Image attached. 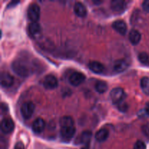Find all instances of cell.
I'll return each mask as SVG.
<instances>
[{
  "label": "cell",
  "mask_w": 149,
  "mask_h": 149,
  "mask_svg": "<svg viewBox=\"0 0 149 149\" xmlns=\"http://www.w3.org/2000/svg\"><path fill=\"white\" fill-rule=\"evenodd\" d=\"M142 131L144 135H146V136L149 138V122H147L146 124H145L142 127Z\"/></svg>",
  "instance_id": "d4e9b609"
},
{
  "label": "cell",
  "mask_w": 149,
  "mask_h": 149,
  "mask_svg": "<svg viewBox=\"0 0 149 149\" xmlns=\"http://www.w3.org/2000/svg\"><path fill=\"white\" fill-rule=\"evenodd\" d=\"M92 136H93V133H92L91 131H84V132H81V135H79V137L77 138V141H78V143H77L84 144V145H85V149H88L87 146L89 147Z\"/></svg>",
  "instance_id": "9c48e42d"
},
{
  "label": "cell",
  "mask_w": 149,
  "mask_h": 149,
  "mask_svg": "<svg viewBox=\"0 0 149 149\" xmlns=\"http://www.w3.org/2000/svg\"><path fill=\"white\" fill-rule=\"evenodd\" d=\"M141 39V34L138 31L132 29L129 33V40L132 45H138Z\"/></svg>",
  "instance_id": "d6986e66"
},
{
  "label": "cell",
  "mask_w": 149,
  "mask_h": 149,
  "mask_svg": "<svg viewBox=\"0 0 149 149\" xmlns=\"http://www.w3.org/2000/svg\"><path fill=\"white\" fill-rule=\"evenodd\" d=\"M142 7L143 10L146 13H149V0H146L143 2Z\"/></svg>",
  "instance_id": "484cf974"
},
{
  "label": "cell",
  "mask_w": 149,
  "mask_h": 149,
  "mask_svg": "<svg viewBox=\"0 0 149 149\" xmlns=\"http://www.w3.org/2000/svg\"><path fill=\"white\" fill-rule=\"evenodd\" d=\"M15 124L10 118H4L1 122V130L4 134H10L14 130Z\"/></svg>",
  "instance_id": "8992f818"
},
{
  "label": "cell",
  "mask_w": 149,
  "mask_h": 149,
  "mask_svg": "<svg viewBox=\"0 0 149 149\" xmlns=\"http://www.w3.org/2000/svg\"><path fill=\"white\" fill-rule=\"evenodd\" d=\"M88 67L90 71L95 74H101L104 71L103 65L98 61H91V62L89 63Z\"/></svg>",
  "instance_id": "5bb4252c"
},
{
  "label": "cell",
  "mask_w": 149,
  "mask_h": 149,
  "mask_svg": "<svg viewBox=\"0 0 149 149\" xmlns=\"http://www.w3.org/2000/svg\"><path fill=\"white\" fill-rule=\"evenodd\" d=\"M117 106H118V109H119V110L120 111H122V112L126 111L128 109L127 104V103L124 101L122 102L121 103H119V104L117 105Z\"/></svg>",
  "instance_id": "cb8c5ba5"
},
{
  "label": "cell",
  "mask_w": 149,
  "mask_h": 149,
  "mask_svg": "<svg viewBox=\"0 0 149 149\" xmlns=\"http://www.w3.org/2000/svg\"><path fill=\"white\" fill-rule=\"evenodd\" d=\"M61 136L63 141H69L72 139L76 132L74 121L71 116H63L60 119Z\"/></svg>",
  "instance_id": "6da1fadb"
},
{
  "label": "cell",
  "mask_w": 149,
  "mask_h": 149,
  "mask_svg": "<svg viewBox=\"0 0 149 149\" xmlns=\"http://www.w3.org/2000/svg\"><path fill=\"white\" fill-rule=\"evenodd\" d=\"M138 60H139L140 62L141 63H147L149 61V56L148 54L146 53V52H141V53L138 55Z\"/></svg>",
  "instance_id": "7402d4cb"
},
{
  "label": "cell",
  "mask_w": 149,
  "mask_h": 149,
  "mask_svg": "<svg viewBox=\"0 0 149 149\" xmlns=\"http://www.w3.org/2000/svg\"><path fill=\"white\" fill-rule=\"evenodd\" d=\"M126 95L125 91L121 87H116L113 88L110 93V98L112 103L115 105H119L122 102L124 101Z\"/></svg>",
  "instance_id": "3957f363"
},
{
  "label": "cell",
  "mask_w": 149,
  "mask_h": 149,
  "mask_svg": "<svg viewBox=\"0 0 149 149\" xmlns=\"http://www.w3.org/2000/svg\"><path fill=\"white\" fill-rule=\"evenodd\" d=\"M84 80H85V76H84V74H83L81 72H78V71L74 72L69 77L70 84L71 85L74 86V87H77V86L82 84Z\"/></svg>",
  "instance_id": "52a82bcc"
},
{
  "label": "cell",
  "mask_w": 149,
  "mask_h": 149,
  "mask_svg": "<svg viewBox=\"0 0 149 149\" xmlns=\"http://www.w3.org/2000/svg\"><path fill=\"white\" fill-rule=\"evenodd\" d=\"M128 63L125 60L119 59L116 61L113 64V70L116 73H122L125 71L128 67Z\"/></svg>",
  "instance_id": "2e32d148"
},
{
  "label": "cell",
  "mask_w": 149,
  "mask_h": 149,
  "mask_svg": "<svg viewBox=\"0 0 149 149\" xmlns=\"http://www.w3.org/2000/svg\"><path fill=\"white\" fill-rule=\"evenodd\" d=\"M109 136V131L106 128H102L99 130L95 135V138L97 142H104Z\"/></svg>",
  "instance_id": "e0dca14e"
},
{
  "label": "cell",
  "mask_w": 149,
  "mask_h": 149,
  "mask_svg": "<svg viewBox=\"0 0 149 149\" xmlns=\"http://www.w3.org/2000/svg\"><path fill=\"white\" fill-rule=\"evenodd\" d=\"M35 110V106L32 102L28 101L23 103L20 107V113L23 119H29L31 117Z\"/></svg>",
  "instance_id": "277c9868"
},
{
  "label": "cell",
  "mask_w": 149,
  "mask_h": 149,
  "mask_svg": "<svg viewBox=\"0 0 149 149\" xmlns=\"http://www.w3.org/2000/svg\"><path fill=\"white\" fill-rule=\"evenodd\" d=\"M11 67L13 71L20 77H29L33 71L29 61L23 58L15 60L12 63Z\"/></svg>",
  "instance_id": "7a4b0ae2"
},
{
  "label": "cell",
  "mask_w": 149,
  "mask_h": 149,
  "mask_svg": "<svg viewBox=\"0 0 149 149\" xmlns=\"http://www.w3.org/2000/svg\"><path fill=\"white\" fill-rule=\"evenodd\" d=\"M141 87L144 94L149 95V77H144L141 79Z\"/></svg>",
  "instance_id": "44dd1931"
},
{
  "label": "cell",
  "mask_w": 149,
  "mask_h": 149,
  "mask_svg": "<svg viewBox=\"0 0 149 149\" xmlns=\"http://www.w3.org/2000/svg\"><path fill=\"white\" fill-rule=\"evenodd\" d=\"M112 27L116 31L120 33L121 35H125L127 33V24L124 20H117L114 21L112 24Z\"/></svg>",
  "instance_id": "8fae6325"
},
{
  "label": "cell",
  "mask_w": 149,
  "mask_h": 149,
  "mask_svg": "<svg viewBox=\"0 0 149 149\" xmlns=\"http://www.w3.org/2000/svg\"><path fill=\"white\" fill-rule=\"evenodd\" d=\"M133 149H146V146L142 141H138L134 144Z\"/></svg>",
  "instance_id": "603a6c76"
},
{
  "label": "cell",
  "mask_w": 149,
  "mask_h": 149,
  "mask_svg": "<svg viewBox=\"0 0 149 149\" xmlns=\"http://www.w3.org/2000/svg\"><path fill=\"white\" fill-rule=\"evenodd\" d=\"M14 83V78L9 73L2 72L1 74V87L8 88Z\"/></svg>",
  "instance_id": "30bf717a"
},
{
  "label": "cell",
  "mask_w": 149,
  "mask_h": 149,
  "mask_svg": "<svg viewBox=\"0 0 149 149\" xmlns=\"http://www.w3.org/2000/svg\"><path fill=\"white\" fill-rule=\"evenodd\" d=\"M14 149H25L24 144L21 142V141H19V142L16 143Z\"/></svg>",
  "instance_id": "4316f807"
},
{
  "label": "cell",
  "mask_w": 149,
  "mask_h": 149,
  "mask_svg": "<svg viewBox=\"0 0 149 149\" xmlns=\"http://www.w3.org/2000/svg\"><path fill=\"white\" fill-rule=\"evenodd\" d=\"M27 16L31 22H37L40 17V8L36 4H31L29 7Z\"/></svg>",
  "instance_id": "5b68a950"
},
{
  "label": "cell",
  "mask_w": 149,
  "mask_h": 149,
  "mask_svg": "<svg viewBox=\"0 0 149 149\" xmlns=\"http://www.w3.org/2000/svg\"><path fill=\"white\" fill-rule=\"evenodd\" d=\"M144 111H145L147 116H149V102L146 104V107H145V109H144Z\"/></svg>",
  "instance_id": "83f0119b"
},
{
  "label": "cell",
  "mask_w": 149,
  "mask_h": 149,
  "mask_svg": "<svg viewBox=\"0 0 149 149\" xmlns=\"http://www.w3.org/2000/svg\"><path fill=\"white\" fill-rule=\"evenodd\" d=\"M43 85L47 90H53L55 89L58 86V79L53 75L46 76L43 80Z\"/></svg>",
  "instance_id": "ba28073f"
},
{
  "label": "cell",
  "mask_w": 149,
  "mask_h": 149,
  "mask_svg": "<svg viewBox=\"0 0 149 149\" xmlns=\"http://www.w3.org/2000/svg\"><path fill=\"white\" fill-rule=\"evenodd\" d=\"M29 33L33 37H37L41 33V27L37 22H31L29 26Z\"/></svg>",
  "instance_id": "ac0fdd59"
},
{
  "label": "cell",
  "mask_w": 149,
  "mask_h": 149,
  "mask_svg": "<svg viewBox=\"0 0 149 149\" xmlns=\"http://www.w3.org/2000/svg\"><path fill=\"white\" fill-rule=\"evenodd\" d=\"M126 7V2L122 0H113L111 1V8L115 13H123Z\"/></svg>",
  "instance_id": "7c38bea8"
},
{
  "label": "cell",
  "mask_w": 149,
  "mask_h": 149,
  "mask_svg": "<svg viewBox=\"0 0 149 149\" xmlns=\"http://www.w3.org/2000/svg\"><path fill=\"white\" fill-rule=\"evenodd\" d=\"M95 89L100 94L106 93L108 90V84L104 81H98L95 84Z\"/></svg>",
  "instance_id": "ffe728a7"
},
{
  "label": "cell",
  "mask_w": 149,
  "mask_h": 149,
  "mask_svg": "<svg viewBox=\"0 0 149 149\" xmlns=\"http://www.w3.org/2000/svg\"><path fill=\"white\" fill-rule=\"evenodd\" d=\"M45 128V122L42 118H37L32 124V130L36 133H41Z\"/></svg>",
  "instance_id": "4fadbf2b"
},
{
  "label": "cell",
  "mask_w": 149,
  "mask_h": 149,
  "mask_svg": "<svg viewBox=\"0 0 149 149\" xmlns=\"http://www.w3.org/2000/svg\"><path fill=\"white\" fill-rule=\"evenodd\" d=\"M74 10L75 14L80 17H84L87 14V10L85 6L81 2L79 1L74 4Z\"/></svg>",
  "instance_id": "9a60e30c"
}]
</instances>
